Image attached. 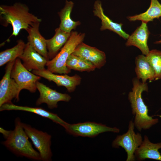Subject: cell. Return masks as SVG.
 I'll return each instance as SVG.
<instances>
[{
  "label": "cell",
  "instance_id": "obj_1",
  "mask_svg": "<svg viewBox=\"0 0 161 161\" xmlns=\"http://www.w3.org/2000/svg\"><path fill=\"white\" fill-rule=\"evenodd\" d=\"M0 19L3 26L11 25L13 31L11 36L18 35L22 29L26 30L34 23L42 21L29 12L27 5L21 3H16L11 6L1 5Z\"/></svg>",
  "mask_w": 161,
  "mask_h": 161
},
{
  "label": "cell",
  "instance_id": "obj_2",
  "mask_svg": "<svg viewBox=\"0 0 161 161\" xmlns=\"http://www.w3.org/2000/svg\"><path fill=\"white\" fill-rule=\"evenodd\" d=\"M137 78L132 80V91L128 94V99L131 103L132 114L135 116V126L141 131L142 129L150 128L158 122L157 118L154 119L148 114V107L144 102L142 94L143 91L148 92L147 83L141 82Z\"/></svg>",
  "mask_w": 161,
  "mask_h": 161
},
{
  "label": "cell",
  "instance_id": "obj_3",
  "mask_svg": "<svg viewBox=\"0 0 161 161\" xmlns=\"http://www.w3.org/2000/svg\"><path fill=\"white\" fill-rule=\"evenodd\" d=\"M29 138L24 130L23 123L17 117L15 120L14 129L11 131L8 137L3 142V144L18 156L35 160H41L40 154L33 148Z\"/></svg>",
  "mask_w": 161,
  "mask_h": 161
},
{
  "label": "cell",
  "instance_id": "obj_4",
  "mask_svg": "<svg viewBox=\"0 0 161 161\" xmlns=\"http://www.w3.org/2000/svg\"><path fill=\"white\" fill-rule=\"evenodd\" d=\"M85 35L84 33L76 31L71 32L69 38L60 51L54 58L47 61V69L55 74H67L70 72L71 70L66 66V61L77 46L83 42Z\"/></svg>",
  "mask_w": 161,
  "mask_h": 161
},
{
  "label": "cell",
  "instance_id": "obj_5",
  "mask_svg": "<svg viewBox=\"0 0 161 161\" xmlns=\"http://www.w3.org/2000/svg\"><path fill=\"white\" fill-rule=\"evenodd\" d=\"M134 122L130 121L127 132L122 135L117 136L112 143L113 148H118L121 147L124 149L127 155L126 161L135 160V152L143 141L141 135L134 132Z\"/></svg>",
  "mask_w": 161,
  "mask_h": 161
},
{
  "label": "cell",
  "instance_id": "obj_6",
  "mask_svg": "<svg viewBox=\"0 0 161 161\" xmlns=\"http://www.w3.org/2000/svg\"><path fill=\"white\" fill-rule=\"evenodd\" d=\"M64 128L69 133L75 136L94 137L106 132L118 133L120 129L94 122H86L76 124L67 123Z\"/></svg>",
  "mask_w": 161,
  "mask_h": 161
},
{
  "label": "cell",
  "instance_id": "obj_7",
  "mask_svg": "<svg viewBox=\"0 0 161 161\" xmlns=\"http://www.w3.org/2000/svg\"><path fill=\"white\" fill-rule=\"evenodd\" d=\"M11 77L18 84L20 93L22 89L35 93L36 90V83L41 77L30 72L24 66L19 58L15 61L10 74Z\"/></svg>",
  "mask_w": 161,
  "mask_h": 161
},
{
  "label": "cell",
  "instance_id": "obj_8",
  "mask_svg": "<svg viewBox=\"0 0 161 161\" xmlns=\"http://www.w3.org/2000/svg\"><path fill=\"white\" fill-rule=\"evenodd\" d=\"M24 130L37 149L41 160L49 161L52 159L51 149V136L45 132L38 130L30 125L23 123Z\"/></svg>",
  "mask_w": 161,
  "mask_h": 161
},
{
  "label": "cell",
  "instance_id": "obj_9",
  "mask_svg": "<svg viewBox=\"0 0 161 161\" xmlns=\"http://www.w3.org/2000/svg\"><path fill=\"white\" fill-rule=\"evenodd\" d=\"M15 60L8 63L5 68V74L0 82V106L5 103H12L13 98L17 101L19 100L18 86L10 76Z\"/></svg>",
  "mask_w": 161,
  "mask_h": 161
},
{
  "label": "cell",
  "instance_id": "obj_10",
  "mask_svg": "<svg viewBox=\"0 0 161 161\" xmlns=\"http://www.w3.org/2000/svg\"><path fill=\"white\" fill-rule=\"evenodd\" d=\"M36 86L40 94L36 102L37 106L45 103L48 108L53 109L57 107L59 101L68 102L71 99V97L68 94L58 92L38 81L36 83Z\"/></svg>",
  "mask_w": 161,
  "mask_h": 161
},
{
  "label": "cell",
  "instance_id": "obj_11",
  "mask_svg": "<svg viewBox=\"0 0 161 161\" xmlns=\"http://www.w3.org/2000/svg\"><path fill=\"white\" fill-rule=\"evenodd\" d=\"M32 73L49 81H52L58 86H64L69 92H74L76 86L80 83L81 78L77 75L69 76L66 74L59 75L52 72L47 69L32 70Z\"/></svg>",
  "mask_w": 161,
  "mask_h": 161
},
{
  "label": "cell",
  "instance_id": "obj_12",
  "mask_svg": "<svg viewBox=\"0 0 161 161\" xmlns=\"http://www.w3.org/2000/svg\"><path fill=\"white\" fill-rule=\"evenodd\" d=\"M72 54L91 62L98 69L103 66L106 62L104 52L83 42L77 46Z\"/></svg>",
  "mask_w": 161,
  "mask_h": 161
},
{
  "label": "cell",
  "instance_id": "obj_13",
  "mask_svg": "<svg viewBox=\"0 0 161 161\" xmlns=\"http://www.w3.org/2000/svg\"><path fill=\"white\" fill-rule=\"evenodd\" d=\"M18 58L22 60L23 65L29 71L45 69V66L48 61L35 51L28 42L26 44L23 53Z\"/></svg>",
  "mask_w": 161,
  "mask_h": 161
},
{
  "label": "cell",
  "instance_id": "obj_14",
  "mask_svg": "<svg viewBox=\"0 0 161 161\" xmlns=\"http://www.w3.org/2000/svg\"><path fill=\"white\" fill-rule=\"evenodd\" d=\"M147 24L142 22L141 25L129 35L126 43L127 47L133 46L137 47L145 55L150 51L147 42L150 32Z\"/></svg>",
  "mask_w": 161,
  "mask_h": 161
},
{
  "label": "cell",
  "instance_id": "obj_15",
  "mask_svg": "<svg viewBox=\"0 0 161 161\" xmlns=\"http://www.w3.org/2000/svg\"><path fill=\"white\" fill-rule=\"evenodd\" d=\"M94 9V16L98 17L101 21V30H108L116 33L125 40L128 38L130 35L123 30V24L121 23L114 22L105 14L100 1L97 0L95 1Z\"/></svg>",
  "mask_w": 161,
  "mask_h": 161
},
{
  "label": "cell",
  "instance_id": "obj_16",
  "mask_svg": "<svg viewBox=\"0 0 161 161\" xmlns=\"http://www.w3.org/2000/svg\"><path fill=\"white\" fill-rule=\"evenodd\" d=\"M40 23L37 22L34 23L26 30L28 34L27 37V42L38 53L49 61L50 59L47 48L46 39L41 35L39 31Z\"/></svg>",
  "mask_w": 161,
  "mask_h": 161
},
{
  "label": "cell",
  "instance_id": "obj_17",
  "mask_svg": "<svg viewBox=\"0 0 161 161\" xmlns=\"http://www.w3.org/2000/svg\"><path fill=\"white\" fill-rule=\"evenodd\" d=\"M18 110L33 113L42 117L48 118L63 127L67 123L61 119L57 114L40 107L19 106L11 103L4 104L0 106V111Z\"/></svg>",
  "mask_w": 161,
  "mask_h": 161
},
{
  "label": "cell",
  "instance_id": "obj_18",
  "mask_svg": "<svg viewBox=\"0 0 161 161\" xmlns=\"http://www.w3.org/2000/svg\"><path fill=\"white\" fill-rule=\"evenodd\" d=\"M161 148V143H153L145 135L140 145L136 150L135 157L139 161L150 159L161 161V155L159 150Z\"/></svg>",
  "mask_w": 161,
  "mask_h": 161
},
{
  "label": "cell",
  "instance_id": "obj_19",
  "mask_svg": "<svg viewBox=\"0 0 161 161\" xmlns=\"http://www.w3.org/2000/svg\"><path fill=\"white\" fill-rule=\"evenodd\" d=\"M54 36L46 39L47 48L50 60L54 58L69 38L71 32H66L59 27L55 30Z\"/></svg>",
  "mask_w": 161,
  "mask_h": 161
},
{
  "label": "cell",
  "instance_id": "obj_20",
  "mask_svg": "<svg viewBox=\"0 0 161 161\" xmlns=\"http://www.w3.org/2000/svg\"><path fill=\"white\" fill-rule=\"evenodd\" d=\"M135 63V72L137 78L141 79L143 83H146L148 80L150 82L155 80L154 71L145 55L142 54L137 56Z\"/></svg>",
  "mask_w": 161,
  "mask_h": 161
},
{
  "label": "cell",
  "instance_id": "obj_21",
  "mask_svg": "<svg viewBox=\"0 0 161 161\" xmlns=\"http://www.w3.org/2000/svg\"><path fill=\"white\" fill-rule=\"evenodd\" d=\"M73 5L74 3L72 1L66 0L64 7L58 13L61 21L59 27L66 32H71L72 29H75L80 24L79 21H74L71 18Z\"/></svg>",
  "mask_w": 161,
  "mask_h": 161
},
{
  "label": "cell",
  "instance_id": "obj_22",
  "mask_svg": "<svg viewBox=\"0 0 161 161\" xmlns=\"http://www.w3.org/2000/svg\"><path fill=\"white\" fill-rule=\"evenodd\" d=\"M161 17V4L158 0H151L150 6L145 12L133 16H128L130 21H141L146 23Z\"/></svg>",
  "mask_w": 161,
  "mask_h": 161
},
{
  "label": "cell",
  "instance_id": "obj_23",
  "mask_svg": "<svg viewBox=\"0 0 161 161\" xmlns=\"http://www.w3.org/2000/svg\"><path fill=\"white\" fill-rule=\"evenodd\" d=\"M17 44L13 47L0 52V66L16 60L23 53L26 44L21 39L18 40Z\"/></svg>",
  "mask_w": 161,
  "mask_h": 161
},
{
  "label": "cell",
  "instance_id": "obj_24",
  "mask_svg": "<svg viewBox=\"0 0 161 161\" xmlns=\"http://www.w3.org/2000/svg\"><path fill=\"white\" fill-rule=\"evenodd\" d=\"M66 65L67 68L70 70L80 72H90L94 71L96 68L91 62L72 53L68 58Z\"/></svg>",
  "mask_w": 161,
  "mask_h": 161
},
{
  "label": "cell",
  "instance_id": "obj_25",
  "mask_svg": "<svg viewBox=\"0 0 161 161\" xmlns=\"http://www.w3.org/2000/svg\"><path fill=\"white\" fill-rule=\"evenodd\" d=\"M145 56L154 71L155 80L161 79V51L152 49Z\"/></svg>",
  "mask_w": 161,
  "mask_h": 161
},
{
  "label": "cell",
  "instance_id": "obj_26",
  "mask_svg": "<svg viewBox=\"0 0 161 161\" xmlns=\"http://www.w3.org/2000/svg\"><path fill=\"white\" fill-rule=\"evenodd\" d=\"M11 131L6 130L2 127L0 128V132L3 135L5 139H7L10 134Z\"/></svg>",
  "mask_w": 161,
  "mask_h": 161
},
{
  "label": "cell",
  "instance_id": "obj_27",
  "mask_svg": "<svg viewBox=\"0 0 161 161\" xmlns=\"http://www.w3.org/2000/svg\"><path fill=\"white\" fill-rule=\"evenodd\" d=\"M154 43L155 44H160L161 43V40H160L156 41L155 42H154Z\"/></svg>",
  "mask_w": 161,
  "mask_h": 161
}]
</instances>
